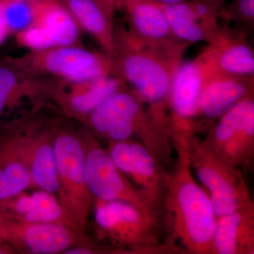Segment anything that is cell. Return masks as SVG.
<instances>
[{
    "mask_svg": "<svg viewBox=\"0 0 254 254\" xmlns=\"http://www.w3.org/2000/svg\"><path fill=\"white\" fill-rule=\"evenodd\" d=\"M188 1L195 16L208 34V43L218 29L220 6L207 0H188Z\"/></svg>",
    "mask_w": 254,
    "mask_h": 254,
    "instance_id": "d4e9b609",
    "label": "cell"
},
{
    "mask_svg": "<svg viewBox=\"0 0 254 254\" xmlns=\"http://www.w3.org/2000/svg\"><path fill=\"white\" fill-rule=\"evenodd\" d=\"M207 44L215 69L237 76H254V52L245 32L219 24Z\"/></svg>",
    "mask_w": 254,
    "mask_h": 254,
    "instance_id": "ac0fdd59",
    "label": "cell"
},
{
    "mask_svg": "<svg viewBox=\"0 0 254 254\" xmlns=\"http://www.w3.org/2000/svg\"><path fill=\"white\" fill-rule=\"evenodd\" d=\"M82 32L98 43L110 55L114 49V18L91 0H61Z\"/></svg>",
    "mask_w": 254,
    "mask_h": 254,
    "instance_id": "7402d4cb",
    "label": "cell"
},
{
    "mask_svg": "<svg viewBox=\"0 0 254 254\" xmlns=\"http://www.w3.org/2000/svg\"><path fill=\"white\" fill-rule=\"evenodd\" d=\"M111 57L113 74L141 98L155 125L170 137V91L184 55L170 54L150 48L128 28L115 24Z\"/></svg>",
    "mask_w": 254,
    "mask_h": 254,
    "instance_id": "7a4b0ae2",
    "label": "cell"
},
{
    "mask_svg": "<svg viewBox=\"0 0 254 254\" xmlns=\"http://www.w3.org/2000/svg\"><path fill=\"white\" fill-rule=\"evenodd\" d=\"M47 99L46 79L23 72L9 58L0 63V123L7 110L26 100Z\"/></svg>",
    "mask_w": 254,
    "mask_h": 254,
    "instance_id": "44dd1931",
    "label": "cell"
},
{
    "mask_svg": "<svg viewBox=\"0 0 254 254\" xmlns=\"http://www.w3.org/2000/svg\"><path fill=\"white\" fill-rule=\"evenodd\" d=\"M31 0H0V4L3 5L14 4V3L26 2Z\"/></svg>",
    "mask_w": 254,
    "mask_h": 254,
    "instance_id": "f546056e",
    "label": "cell"
},
{
    "mask_svg": "<svg viewBox=\"0 0 254 254\" xmlns=\"http://www.w3.org/2000/svg\"><path fill=\"white\" fill-rule=\"evenodd\" d=\"M83 123L110 141L136 136L160 163H169L171 138L155 125L141 98L127 86L110 95Z\"/></svg>",
    "mask_w": 254,
    "mask_h": 254,
    "instance_id": "3957f363",
    "label": "cell"
},
{
    "mask_svg": "<svg viewBox=\"0 0 254 254\" xmlns=\"http://www.w3.org/2000/svg\"><path fill=\"white\" fill-rule=\"evenodd\" d=\"M191 168L208 191L217 218L254 203L240 169L222 160L203 142L190 141Z\"/></svg>",
    "mask_w": 254,
    "mask_h": 254,
    "instance_id": "ba28073f",
    "label": "cell"
},
{
    "mask_svg": "<svg viewBox=\"0 0 254 254\" xmlns=\"http://www.w3.org/2000/svg\"><path fill=\"white\" fill-rule=\"evenodd\" d=\"M219 19L226 23H237L253 26L254 23V0H232L219 9Z\"/></svg>",
    "mask_w": 254,
    "mask_h": 254,
    "instance_id": "cb8c5ba5",
    "label": "cell"
},
{
    "mask_svg": "<svg viewBox=\"0 0 254 254\" xmlns=\"http://www.w3.org/2000/svg\"><path fill=\"white\" fill-rule=\"evenodd\" d=\"M54 150L58 183L57 198L69 225L85 235L93 198L87 185L84 155L78 131L64 128L60 125L55 133Z\"/></svg>",
    "mask_w": 254,
    "mask_h": 254,
    "instance_id": "277c9868",
    "label": "cell"
},
{
    "mask_svg": "<svg viewBox=\"0 0 254 254\" xmlns=\"http://www.w3.org/2000/svg\"><path fill=\"white\" fill-rule=\"evenodd\" d=\"M215 68L208 47L194 59L179 66L170 95L169 131L172 140H191L196 133V118L200 93L205 78Z\"/></svg>",
    "mask_w": 254,
    "mask_h": 254,
    "instance_id": "9c48e42d",
    "label": "cell"
},
{
    "mask_svg": "<svg viewBox=\"0 0 254 254\" xmlns=\"http://www.w3.org/2000/svg\"><path fill=\"white\" fill-rule=\"evenodd\" d=\"M158 3L166 15L177 40L190 46L199 42H208V34L195 16L188 0L173 4Z\"/></svg>",
    "mask_w": 254,
    "mask_h": 254,
    "instance_id": "603a6c76",
    "label": "cell"
},
{
    "mask_svg": "<svg viewBox=\"0 0 254 254\" xmlns=\"http://www.w3.org/2000/svg\"><path fill=\"white\" fill-rule=\"evenodd\" d=\"M61 123L60 119H43L31 136L26 153L32 188L55 195L58 192V183L54 140Z\"/></svg>",
    "mask_w": 254,
    "mask_h": 254,
    "instance_id": "e0dca14e",
    "label": "cell"
},
{
    "mask_svg": "<svg viewBox=\"0 0 254 254\" xmlns=\"http://www.w3.org/2000/svg\"><path fill=\"white\" fill-rule=\"evenodd\" d=\"M207 1H210V2L214 3V4L221 6L222 4L226 2L227 0H207Z\"/></svg>",
    "mask_w": 254,
    "mask_h": 254,
    "instance_id": "4dcf8cb0",
    "label": "cell"
},
{
    "mask_svg": "<svg viewBox=\"0 0 254 254\" xmlns=\"http://www.w3.org/2000/svg\"><path fill=\"white\" fill-rule=\"evenodd\" d=\"M128 28L142 43L153 49L185 55L190 45L174 36L166 15L155 0H123Z\"/></svg>",
    "mask_w": 254,
    "mask_h": 254,
    "instance_id": "9a60e30c",
    "label": "cell"
},
{
    "mask_svg": "<svg viewBox=\"0 0 254 254\" xmlns=\"http://www.w3.org/2000/svg\"><path fill=\"white\" fill-rule=\"evenodd\" d=\"M46 79L47 99L55 103L65 116L81 123L110 95L127 86L113 73L88 81Z\"/></svg>",
    "mask_w": 254,
    "mask_h": 254,
    "instance_id": "5bb4252c",
    "label": "cell"
},
{
    "mask_svg": "<svg viewBox=\"0 0 254 254\" xmlns=\"http://www.w3.org/2000/svg\"><path fill=\"white\" fill-rule=\"evenodd\" d=\"M254 76L220 72L213 68L205 78L198 103L196 131L218 121L241 100L254 94Z\"/></svg>",
    "mask_w": 254,
    "mask_h": 254,
    "instance_id": "2e32d148",
    "label": "cell"
},
{
    "mask_svg": "<svg viewBox=\"0 0 254 254\" xmlns=\"http://www.w3.org/2000/svg\"><path fill=\"white\" fill-rule=\"evenodd\" d=\"M93 208L97 236L108 240L118 251H173L167 245H160L157 222L131 203L93 198Z\"/></svg>",
    "mask_w": 254,
    "mask_h": 254,
    "instance_id": "8992f818",
    "label": "cell"
},
{
    "mask_svg": "<svg viewBox=\"0 0 254 254\" xmlns=\"http://www.w3.org/2000/svg\"><path fill=\"white\" fill-rule=\"evenodd\" d=\"M30 8L29 24L44 30L55 46L82 45L83 32L61 0H31Z\"/></svg>",
    "mask_w": 254,
    "mask_h": 254,
    "instance_id": "ffe728a7",
    "label": "cell"
},
{
    "mask_svg": "<svg viewBox=\"0 0 254 254\" xmlns=\"http://www.w3.org/2000/svg\"><path fill=\"white\" fill-rule=\"evenodd\" d=\"M84 155L87 185L93 198L122 200L139 208L158 223V211L112 161L108 151L100 145L94 133L83 127L78 130Z\"/></svg>",
    "mask_w": 254,
    "mask_h": 254,
    "instance_id": "52a82bcc",
    "label": "cell"
},
{
    "mask_svg": "<svg viewBox=\"0 0 254 254\" xmlns=\"http://www.w3.org/2000/svg\"><path fill=\"white\" fill-rule=\"evenodd\" d=\"M203 142L232 166L240 170L248 166L254 151V95L224 114Z\"/></svg>",
    "mask_w": 254,
    "mask_h": 254,
    "instance_id": "30bf717a",
    "label": "cell"
},
{
    "mask_svg": "<svg viewBox=\"0 0 254 254\" xmlns=\"http://www.w3.org/2000/svg\"><path fill=\"white\" fill-rule=\"evenodd\" d=\"M14 250L11 247L5 243L0 234V254H12L14 253Z\"/></svg>",
    "mask_w": 254,
    "mask_h": 254,
    "instance_id": "83f0119b",
    "label": "cell"
},
{
    "mask_svg": "<svg viewBox=\"0 0 254 254\" xmlns=\"http://www.w3.org/2000/svg\"><path fill=\"white\" fill-rule=\"evenodd\" d=\"M254 253V203L233 213L217 218L213 254Z\"/></svg>",
    "mask_w": 254,
    "mask_h": 254,
    "instance_id": "d6986e66",
    "label": "cell"
},
{
    "mask_svg": "<svg viewBox=\"0 0 254 254\" xmlns=\"http://www.w3.org/2000/svg\"><path fill=\"white\" fill-rule=\"evenodd\" d=\"M99 5L110 17L114 18L117 11L123 9V0H91Z\"/></svg>",
    "mask_w": 254,
    "mask_h": 254,
    "instance_id": "484cf974",
    "label": "cell"
},
{
    "mask_svg": "<svg viewBox=\"0 0 254 254\" xmlns=\"http://www.w3.org/2000/svg\"><path fill=\"white\" fill-rule=\"evenodd\" d=\"M110 143L108 153L115 166L131 178L135 187L160 211L170 175L141 142L130 138Z\"/></svg>",
    "mask_w": 254,
    "mask_h": 254,
    "instance_id": "7c38bea8",
    "label": "cell"
},
{
    "mask_svg": "<svg viewBox=\"0 0 254 254\" xmlns=\"http://www.w3.org/2000/svg\"><path fill=\"white\" fill-rule=\"evenodd\" d=\"M190 141L185 138L172 141L177 158L164 198L167 245L173 251L211 254L217 217L208 193L193 176Z\"/></svg>",
    "mask_w": 254,
    "mask_h": 254,
    "instance_id": "6da1fadb",
    "label": "cell"
},
{
    "mask_svg": "<svg viewBox=\"0 0 254 254\" xmlns=\"http://www.w3.org/2000/svg\"><path fill=\"white\" fill-rule=\"evenodd\" d=\"M43 119L34 110L11 124L0 138V201L31 187L26 153L31 136Z\"/></svg>",
    "mask_w": 254,
    "mask_h": 254,
    "instance_id": "4fadbf2b",
    "label": "cell"
},
{
    "mask_svg": "<svg viewBox=\"0 0 254 254\" xmlns=\"http://www.w3.org/2000/svg\"><path fill=\"white\" fill-rule=\"evenodd\" d=\"M11 33L4 14V5L0 4V48Z\"/></svg>",
    "mask_w": 254,
    "mask_h": 254,
    "instance_id": "4316f807",
    "label": "cell"
},
{
    "mask_svg": "<svg viewBox=\"0 0 254 254\" xmlns=\"http://www.w3.org/2000/svg\"><path fill=\"white\" fill-rule=\"evenodd\" d=\"M0 234L14 252L23 254H64L71 247L88 243L85 235L66 224L18 221L1 215Z\"/></svg>",
    "mask_w": 254,
    "mask_h": 254,
    "instance_id": "8fae6325",
    "label": "cell"
},
{
    "mask_svg": "<svg viewBox=\"0 0 254 254\" xmlns=\"http://www.w3.org/2000/svg\"><path fill=\"white\" fill-rule=\"evenodd\" d=\"M155 1H158L159 3L165 4H177V3L184 2L186 1L187 0H155Z\"/></svg>",
    "mask_w": 254,
    "mask_h": 254,
    "instance_id": "f1b7e54d",
    "label": "cell"
},
{
    "mask_svg": "<svg viewBox=\"0 0 254 254\" xmlns=\"http://www.w3.org/2000/svg\"><path fill=\"white\" fill-rule=\"evenodd\" d=\"M10 62L36 77L64 81H88L113 74L111 55L80 46H55L28 51Z\"/></svg>",
    "mask_w": 254,
    "mask_h": 254,
    "instance_id": "5b68a950",
    "label": "cell"
}]
</instances>
